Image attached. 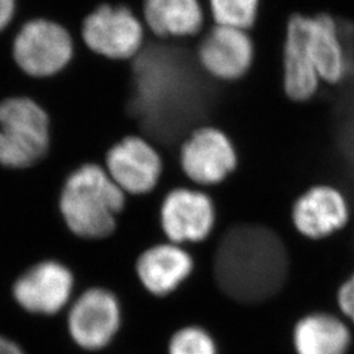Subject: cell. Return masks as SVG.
Wrapping results in <instances>:
<instances>
[{"instance_id":"obj_1","label":"cell","mask_w":354,"mask_h":354,"mask_svg":"<svg viewBox=\"0 0 354 354\" xmlns=\"http://www.w3.org/2000/svg\"><path fill=\"white\" fill-rule=\"evenodd\" d=\"M196 41L159 39L147 32L140 54L129 61L127 114L134 134L150 140L165 168H181L178 151L193 130L210 125L221 84L203 70Z\"/></svg>"},{"instance_id":"obj_2","label":"cell","mask_w":354,"mask_h":354,"mask_svg":"<svg viewBox=\"0 0 354 354\" xmlns=\"http://www.w3.org/2000/svg\"><path fill=\"white\" fill-rule=\"evenodd\" d=\"M289 272L288 253L279 236L254 225L227 230L216 247L215 281L241 304H260L276 295Z\"/></svg>"},{"instance_id":"obj_3","label":"cell","mask_w":354,"mask_h":354,"mask_svg":"<svg viewBox=\"0 0 354 354\" xmlns=\"http://www.w3.org/2000/svg\"><path fill=\"white\" fill-rule=\"evenodd\" d=\"M127 201L104 165L86 163L66 178L58 206L64 226L76 238L102 241L115 232Z\"/></svg>"},{"instance_id":"obj_4","label":"cell","mask_w":354,"mask_h":354,"mask_svg":"<svg viewBox=\"0 0 354 354\" xmlns=\"http://www.w3.org/2000/svg\"><path fill=\"white\" fill-rule=\"evenodd\" d=\"M50 117L36 100L11 96L0 102V165L26 169L50 150Z\"/></svg>"},{"instance_id":"obj_5","label":"cell","mask_w":354,"mask_h":354,"mask_svg":"<svg viewBox=\"0 0 354 354\" xmlns=\"http://www.w3.org/2000/svg\"><path fill=\"white\" fill-rule=\"evenodd\" d=\"M75 41L66 26L44 17L19 26L12 41V58L29 77L49 79L71 64Z\"/></svg>"},{"instance_id":"obj_6","label":"cell","mask_w":354,"mask_h":354,"mask_svg":"<svg viewBox=\"0 0 354 354\" xmlns=\"http://www.w3.org/2000/svg\"><path fill=\"white\" fill-rule=\"evenodd\" d=\"M80 38L93 54L129 62L143 49L147 30L142 17L129 6L102 3L83 19Z\"/></svg>"},{"instance_id":"obj_7","label":"cell","mask_w":354,"mask_h":354,"mask_svg":"<svg viewBox=\"0 0 354 354\" xmlns=\"http://www.w3.org/2000/svg\"><path fill=\"white\" fill-rule=\"evenodd\" d=\"M178 163L189 184L207 190L226 183L236 172L241 158L235 142L223 129L203 125L183 142Z\"/></svg>"},{"instance_id":"obj_8","label":"cell","mask_w":354,"mask_h":354,"mask_svg":"<svg viewBox=\"0 0 354 354\" xmlns=\"http://www.w3.org/2000/svg\"><path fill=\"white\" fill-rule=\"evenodd\" d=\"M196 55L203 71L215 82L234 84L251 74L257 44L250 30L210 23L197 37Z\"/></svg>"},{"instance_id":"obj_9","label":"cell","mask_w":354,"mask_h":354,"mask_svg":"<svg viewBox=\"0 0 354 354\" xmlns=\"http://www.w3.org/2000/svg\"><path fill=\"white\" fill-rule=\"evenodd\" d=\"M218 209L207 190L187 185L168 190L160 205L159 225L171 243H201L214 231Z\"/></svg>"},{"instance_id":"obj_10","label":"cell","mask_w":354,"mask_h":354,"mask_svg":"<svg viewBox=\"0 0 354 354\" xmlns=\"http://www.w3.org/2000/svg\"><path fill=\"white\" fill-rule=\"evenodd\" d=\"M104 168L127 196L140 197L158 188L165 172V160L150 140L131 134L108 150Z\"/></svg>"},{"instance_id":"obj_11","label":"cell","mask_w":354,"mask_h":354,"mask_svg":"<svg viewBox=\"0 0 354 354\" xmlns=\"http://www.w3.org/2000/svg\"><path fill=\"white\" fill-rule=\"evenodd\" d=\"M290 216L292 226L302 236L322 241L348 225L351 203L337 185L315 183L292 201Z\"/></svg>"},{"instance_id":"obj_12","label":"cell","mask_w":354,"mask_h":354,"mask_svg":"<svg viewBox=\"0 0 354 354\" xmlns=\"http://www.w3.org/2000/svg\"><path fill=\"white\" fill-rule=\"evenodd\" d=\"M304 42L322 83L335 87L349 73V54L337 17L329 12H299Z\"/></svg>"},{"instance_id":"obj_13","label":"cell","mask_w":354,"mask_h":354,"mask_svg":"<svg viewBox=\"0 0 354 354\" xmlns=\"http://www.w3.org/2000/svg\"><path fill=\"white\" fill-rule=\"evenodd\" d=\"M120 322V304L113 294L104 289H91L73 306L68 315V329L79 346L87 351H99L113 339Z\"/></svg>"},{"instance_id":"obj_14","label":"cell","mask_w":354,"mask_h":354,"mask_svg":"<svg viewBox=\"0 0 354 354\" xmlns=\"http://www.w3.org/2000/svg\"><path fill=\"white\" fill-rule=\"evenodd\" d=\"M323 83L304 42L299 12L289 15L281 46V91L291 102L317 97Z\"/></svg>"},{"instance_id":"obj_15","label":"cell","mask_w":354,"mask_h":354,"mask_svg":"<svg viewBox=\"0 0 354 354\" xmlns=\"http://www.w3.org/2000/svg\"><path fill=\"white\" fill-rule=\"evenodd\" d=\"M73 286L70 269L49 260L29 268L17 279L13 297L29 313L53 315L68 302Z\"/></svg>"},{"instance_id":"obj_16","label":"cell","mask_w":354,"mask_h":354,"mask_svg":"<svg viewBox=\"0 0 354 354\" xmlns=\"http://www.w3.org/2000/svg\"><path fill=\"white\" fill-rule=\"evenodd\" d=\"M142 20L159 39L197 38L210 24L201 0H143Z\"/></svg>"},{"instance_id":"obj_17","label":"cell","mask_w":354,"mask_h":354,"mask_svg":"<svg viewBox=\"0 0 354 354\" xmlns=\"http://www.w3.org/2000/svg\"><path fill=\"white\" fill-rule=\"evenodd\" d=\"M193 270L189 253L175 243L152 245L140 254L137 273L143 286L153 295L165 297L176 290Z\"/></svg>"},{"instance_id":"obj_18","label":"cell","mask_w":354,"mask_h":354,"mask_svg":"<svg viewBox=\"0 0 354 354\" xmlns=\"http://www.w3.org/2000/svg\"><path fill=\"white\" fill-rule=\"evenodd\" d=\"M294 346L298 354H346L351 332L336 317L311 314L297 323Z\"/></svg>"},{"instance_id":"obj_19","label":"cell","mask_w":354,"mask_h":354,"mask_svg":"<svg viewBox=\"0 0 354 354\" xmlns=\"http://www.w3.org/2000/svg\"><path fill=\"white\" fill-rule=\"evenodd\" d=\"M263 0H206L209 21L215 26L252 30L259 24Z\"/></svg>"},{"instance_id":"obj_20","label":"cell","mask_w":354,"mask_h":354,"mask_svg":"<svg viewBox=\"0 0 354 354\" xmlns=\"http://www.w3.org/2000/svg\"><path fill=\"white\" fill-rule=\"evenodd\" d=\"M169 354H216V348L206 330L188 327L174 335L169 342Z\"/></svg>"},{"instance_id":"obj_21","label":"cell","mask_w":354,"mask_h":354,"mask_svg":"<svg viewBox=\"0 0 354 354\" xmlns=\"http://www.w3.org/2000/svg\"><path fill=\"white\" fill-rule=\"evenodd\" d=\"M337 301L342 313L354 323V274L342 283L337 294Z\"/></svg>"},{"instance_id":"obj_22","label":"cell","mask_w":354,"mask_h":354,"mask_svg":"<svg viewBox=\"0 0 354 354\" xmlns=\"http://www.w3.org/2000/svg\"><path fill=\"white\" fill-rule=\"evenodd\" d=\"M17 11V0H0V33L12 26Z\"/></svg>"},{"instance_id":"obj_23","label":"cell","mask_w":354,"mask_h":354,"mask_svg":"<svg viewBox=\"0 0 354 354\" xmlns=\"http://www.w3.org/2000/svg\"><path fill=\"white\" fill-rule=\"evenodd\" d=\"M0 354H24L23 351L8 339L0 336Z\"/></svg>"}]
</instances>
